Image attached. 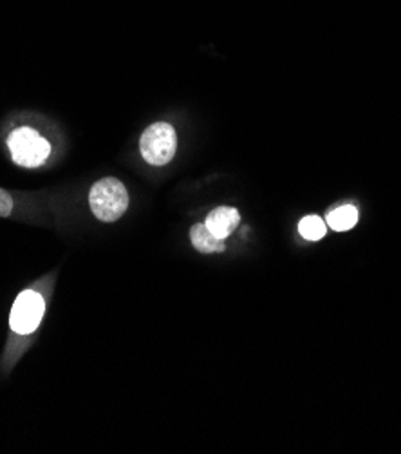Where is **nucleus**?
Listing matches in <instances>:
<instances>
[{
  "instance_id": "nucleus-1",
  "label": "nucleus",
  "mask_w": 401,
  "mask_h": 454,
  "mask_svg": "<svg viewBox=\"0 0 401 454\" xmlns=\"http://www.w3.org/2000/svg\"><path fill=\"white\" fill-rule=\"evenodd\" d=\"M89 205L100 221L114 223L128 208V192L120 179L104 177L89 192Z\"/></svg>"
},
{
  "instance_id": "nucleus-2",
  "label": "nucleus",
  "mask_w": 401,
  "mask_h": 454,
  "mask_svg": "<svg viewBox=\"0 0 401 454\" xmlns=\"http://www.w3.org/2000/svg\"><path fill=\"white\" fill-rule=\"evenodd\" d=\"M8 147L13 161L26 168H36L43 165L51 154L50 142L29 127L15 129L8 136Z\"/></svg>"
},
{
  "instance_id": "nucleus-3",
  "label": "nucleus",
  "mask_w": 401,
  "mask_h": 454,
  "mask_svg": "<svg viewBox=\"0 0 401 454\" xmlns=\"http://www.w3.org/2000/svg\"><path fill=\"white\" fill-rule=\"evenodd\" d=\"M177 149V136L170 123L156 121L145 129L140 140V153L149 165L161 167L172 161Z\"/></svg>"
},
{
  "instance_id": "nucleus-4",
  "label": "nucleus",
  "mask_w": 401,
  "mask_h": 454,
  "mask_svg": "<svg viewBox=\"0 0 401 454\" xmlns=\"http://www.w3.org/2000/svg\"><path fill=\"white\" fill-rule=\"evenodd\" d=\"M43 311H46V302H43L42 295L31 290L22 292L17 297L12 309V317H10L12 330L20 335L33 333L40 326Z\"/></svg>"
},
{
  "instance_id": "nucleus-5",
  "label": "nucleus",
  "mask_w": 401,
  "mask_h": 454,
  "mask_svg": "<svg viewBox=\"0 0 401 454\" xmlns=\"http://www.w3.org/2000/svg\"><path fill=\"white\" fill-rule=\"evenodd\" d=\"M239 221H241V215H239V212L235 208H232V207H219V208H215V210H212L208 214L204 223L208 226V231L215 238L225 239V238H228L237 229Z\"/></svg>"
},
{
  "instance_id": "nucleus-6",
  "label": "nucleus",
  "mask_w": 401,
  "mask_h": 454,
  "mask_svg": "<svg viewBox=\"0 0 401 454\" xmlns=\"http://www.w3.org/2000/svg\"><path fill=\"white\" fill-rule=\"evenodd\" d=\"M190 241L194 248L201 254H215V252H225V239L215 238L210 231L206 223H197L192 226L190 231Z\"/></svg>"
},
{
  "instance_id": "nucleus-7",
  "label": "nucleus",
  "mask_w": 401,
  "mask_h": 454,
  "mask_svg": "<svg viewBox=\"0 0 401 454\" xmlns=\"http://www.w3.org/2000/svg\"><path fill=\"white\" fill-rule=\"evenodd\" d=\"M359 223V210L352 205H343L328 215V224L336 232H345L351 231L352 226Z\"/></svg>"
},
{
  "instance_id": "nucleus-8",
  "label": "nucleus",
  "mask_w": 401,
  "mask_h": 454,
  "mask_svg": "<svg viewBox=\"0 0 401 454\" xmlns=\"http://www.w3.org/2000/svg\"><path fill=\"white\" fill-rule=\"evenodd\" d=\"M298 232L307 241H319L326 236V223L319 215H307L300 221Z\"/></svg>"
},
{
  "instance_id": "nucleus-9",
  "label": "nucleus",
  "mask_w": 401,
  "mask_h": 454,
  "mask_svg": "<svg viewBox=\"0 0 401 454\" xmlns=\"http://www.w3.org/2000/svg\"><path fill=\"white\" fill-rule=\"evenodd\" d=\"M12 210H13L12 196L6 191L0 189V217H8L12 214Z\"/></svg>"
}]
</instances>
